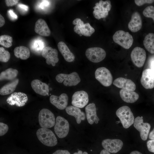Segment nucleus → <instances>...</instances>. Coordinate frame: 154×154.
Wrapping results in <instances>:
<instances>
[{
  "instance_id": "obj_1",
  "label": "nucleus",
  "mask_w": 154,
  "mask_h": 154,
  "mask_svg": "<svg viewBox=\"0 0 154 154\" xmlns=\"http://www.w3.org/2000/svg\"><path fill=\"white\" fill-rule=\"evenodd\" d=\"M36 135L39 140L46 146L52 147L57 144L55 135L52 131L47 128L42 127L38 129Z\"/></svg>"
},
{
  "instance_id": "obj_2",
  "label": "nucleus",
  "mask_w": 154,
  "mask_h": 154,
  "mask_svg": "<svg viewBox=\"0 0 154 154\" xmlns=\"http://www.w3.org/2000/svg\"><path fill=\"white\" fill-rule=\"evenodd\" d=\"M116 114L125 128H128L133 123L134 116L128 106H125L119 108L117 110Z\"/></svg>"
},
{
  "instance_id": "obj_3",
  "label": "nucleus",
  "mask_w": 154,
  "mask_h": 154,
  "mask_svg": "<svg viewBox=\"0 0 154 154\" xmlns=\"http://www.w3.org/2000/svg\"><path fill=\"white\" fill-rule=\"evenodd\" d=\"M114 41L126 49H129L132 45L133 38L128 32L122 30L116 31L113 37Z\"/></svg>"
},
{
  "instance_id": "obj_4",
  "label": "nucleus",
  "mask_w": 154,
  "mask_h": 154,
  "mask_svg": "<svg viewBox=\"0 0 154 154\" xmlns=\"http://www.w3.org/2000/svg\"><path fill=\"white\" fill-rule=\"evenodd\" d=\"M38 120L40 126L42 128L52 127L55 123L54 114L50 110L46 108L43 109L40 111Z\"/></svg>"
},
{
  "instance_id": "obj_5",
  "label": "nucleus",
  "mask_w": 154,
  "mask_h": 154,
  "mask_svg": "<svg viewBox=\"0 0 154 154\" xmlns=\"http://www.w3.org/2000/svg\"><path fill=\"white\" fill-rule=\"evenodd\" d=\"M95 6L93 7L94 10L93 13L94 17L98 19L105 18L108 15V12L111 8L110 1H103L100 0L99 3L95 4Z\"/></svg>"
},
{
  "instance_id": "obj_6",
  "label": "nucleus",
  "mask_w": 154,
  "mask_h": 154,
  "mask_svg": "<svg viewBox=\"0 0 154 154\" xmlns=\"http://www.w3.org/2000/svg\"><path fill=\"white\" fill-rule=\"evenodd\" d=\"M95 77L102 85L104 86L108 87L112 84L113 77L110 70L105 67L97 68L95 73Z\"/></svg>"
},
{
  "instance_id": "obj_7",
  "label": "nucleus",
  "mask_w": 154,
  "mask_h": 154,
  "mask_svg": "<svg viewBox=\"0 0 154 154\" xmlns=\"http://www.w3.org/2000/svg\"><path fill=\"white\" fill-rule=\"evenodd\" d=\"M56 80L58 82L63 84L66 86H70L77 85L81 81L77 73L73 72L69 74H60L56 77Z\"/></svg>"
},
{
  "instance_id": "obj_8",
  "label": "nucleus",
  "mask_w": 154,
  "mask_h": 154,
  "mask_svg": "<svg viewBox=\"0 0 154 154\" xmlns=\"http://www.w3.org/2000/svg\"><path fill=\"white\" fill-rule=\"evenodd\" d=\"M85 54L87 58L94 63L99 62L103 60L106 56L105 50L100 47H91L88 48Z\"/></svg>"
},
{
  "instance_id": "obj_9",
  "label": "nucleus",
  "mask_w": 154,
  "mask_h": 154,
  "mask_svg": "<svg viewBox=\"0 0 154 154\" xmlns=\"http://www.w3.org/2000/svg\"><path fill=\"white\" fill-rule=\"evenodd\" d=\"M54 127V131L57 136L60 138L66 137L68 133L69 125L66 119L60 116L57 117Z\"/></svg>"
},
{
  "instance_id": "obj_10",
  "label": "nucleus",
  "mask_w": 154,
  "mask_h": 154,
  "mask_svg": "<svg viewBox=\"0 0 154 154\" xmlns=\"http://www.w3.org/2000/svg\"><path fill=\"white\" fill-rule=\"evenodd\" d=\"M142 117L138 116L134 120L133 125L140 133L141 139L146 140L148 138L151 128L150 124L147 123L143 122Z\"/></svg>"
},
{
  "instance_id": "obj_11",
  "label": "nucleus",
  "mask_w": 154,
  "mask_h": 154,
  "mask_svg": "<svg viewBox=\"0 0 154 154\" xmlns=\"http://www.w3.org/2000/svg\"><path fill=\"white\" fill-rule=\"evenodd\" d=\"M131 57L134 64L137 67L141 68L143 66L145 61V51L142 48L136 47L131 51Z\"/></svg>"
},
{
  "instance_id": "obj_12",
  "label": "nucleus",
  "mask_w": 154,
  "mask_h": 154,
  "mask_svg": "<svg viewBox=\"0 0 154 154\" xmlns=\"http://www.w3.org/2000/svg\"><path fill=\"white\" fill-rule=\"evenodd\" d=\"M89 101L88 93L83 90L75 92L72 97V104L75 107L82 108L88 103Z\"/></svg>"
},
{
  "instance_id": "obj_13",
  "label": "nucleus",
  "mask_w": 154,
  "mask_h": 154,
  "mask_svg": "<svg viewBox=\"0 0 154 154\" xmlns=\"http://www.w3.org/2000/svg\"><path fill=\"white\" fill-rule=\"evenodd\" d=\"M41 54L42 56L45 58L46 62L48 64H51L54 66L58 61L57 50L51 47H44L42 52Z\"/></svg>"
},
{
  "instance_id": "obj_14",
  "label": "nucleus",
  "mask_w": 154,
  "mask_h": 154,
  "mask_svg": "<svg viewBox=\"0 0 154 154\" xmlns=\"http://www.w3.org/2000/svg\"><path fill=\"white\" fill-rule=\"evenodd\" d=\"M102 145L105 149L112 153H117L123 147V142L118 139H106L102 142Z\"/></svg>"
},
{
  "instance_id": "obj_15",
  "label": "nucleus",
  "mask_w": 154,
  "mask_h": 154,
  "mask_svg": "<svg viewBox=\"0 0 154 154\" xmlns=\"http://www.w3.org/2000/svg\"><path fill=\"white\" fill-rule=\"evenodd\" d=\"M28 101L26 94L21 92H15L12 93L7 99V102L11 105H15L21 107L25 105Z\"/></svg>"
},
{
  "instance_id": "obj_16",
  "label": "nucleus",
  "mask_w": 154,
  "mask_h": 154,
  "mask_svg": "<svg viewBox=\"0 0 154 154\" xmlns=\"http://www.w3.org/2000/svg\"><path fill=\"white\" fill-rule=\"evenodd\" d=\"M140 82L146 89H151L154 87V73L150 69H146L142 73Z\"/></svg>"
},
{
  "instance_id": "obj_17",
  "label": "nucleus",
  "mask_w": 154,
  "mask_h": 154,
  "mask_svg": "<svg viewBox=\"0 0 154 154\" xmlns=\"http://www.w3.org/2000/svg\"><path fill=\"white\" fill-rule=\"evenodd\" d=\"M50 101L51 104L58 109L63 110L66 108L68 105V97L65 93H62L58 96L52 95L50 98Z\"/></svg>"
},
{
  "instance_id": "obj_18",
  "label": "nucleus",
  "mask_w": 154,
  "mask_h": 154,
  "mask_svg": "<svg viewBox=\"0 0 154 154\" xmlns=\"http://www.w3.org/2000/svg\"><path fill=\"white\" fill-rule=\"evenodd\" d=\"M113 84L118 88L129 90L134 91L136 88L135 84L131 80L123 77L115 79Z\"/></svg>"
},
{
  "instance_id": "obj_19",
  "label": "nucleus",
  "mask_w": 154,
  "mask_h": 154,
  "mask_svg": "<svg viewBox=\"0 0 154 154\" xmlns=\"http://www.w3.org/2000/svg\"><path fill=\"white\" fill-rule=\"evenodd\" d=\"M31 86L36 93L43 96L48 95L49 90L48 86L38 79L33 80L31 83Z\"/></svg>"
},
{
  "instance_id": "obj_20",
  "label": "nucleus",
  "mask_w": 154,
  "mask_h": 154,
  "mask_svg": "<svg viewBox=\"0 0 154 154\" xmlns=\"http://www.w3.org/2000/svg\"><path fill=\"white\" fill-rule=\"evenodd\" d=\"M142 26V21L140 15L137 12L133 13L131 19L128 24L129 29L131 32H136L139 31Z\"/></svg>"
},
{
  "instance_id": "obj_21",
  "label": "nucleus",
  "mask_w": 154,
  "mask_h": 154,
  "mask_svg": "<svg viewBox=\"0 0 154 154\" xmlns=\"http://www.w3.org/2000/svg\"><path fill=\"white\" fill-rule=\"evenodd\" d=\"M85 110L89 123L90 124H92L94 122L98 123L100 119L97 115L95 104L94 103L90 104L86 106Z\"/></svg>"
},
{
  "instance_id": "obj_22",
  "label": "nucleus",
  "mask_w": 154,
  "mask_h": 154,
  "mask_svg": "<svg viewBox=\"0 0 154 154\" xmlns=\"http://www.w3.org/2000/svg\"><path fill=\"white\" fill-rule=\"evenodd\" d=\"M35 31L40 35L47 37L51 33L50 30L46 21L43 19H39L36 22Z\"/></svg>"
},
{
  "instance_id": "obj_23",
  "label": "nucleus",
  "mask_w": 154,
  "mask_h": 154,
  "mask_svg": "<svg viewBox=\"0 0 154 154\" xmlns=\"http://www.w3.org/2000/svg\"><path fill=\"white\" fill-rule=\"evenodd\" d=\"M120 96L125 102L130 103L136 102L139 98V94L134 91L121 89L119 91Z\"/></svg>"
},
{
  "instance_id": "obj_24",
  "label": "nucleus",
  "mask_w": 154,
  "mask_h": 154,
  "mask_svg": "<svg viewBox=\"0 0 154 154\" xmlns=\"http://www.w3.org/2000/svg\"><path fill=\"white\" fill-rule=\"evenodd\" d=\"M66 111L68 114L75 117L78 124L80 123L82 120H84L85 119L84 113L79 108L73 106H69L66 108Z\"/></svg>"
},
{
  "instance_id": "obj_25",
  "label": "nucleus",
  "mask_w": 154,
  "mask_h": 154,
  "mask_svg": "<svg viewBox=\"0 0 154 154\" xmlns=\"http://www.w3.org/2000/svg\"><path fill=\"white\" fill-rule=\"evenodd\" d=\"M59 50L65 60L68 62L73 61L75 59L74 54L70 52L66 44L63 42L60 41L58 44Z\"/></svg>"
},
{
  "instance_id": "obj_26",
  "label": "nucleus",
  "mask_w": 154,
  "mask_h": 154,
  "mask_svg": "<svg viewBox=\"0 0 154 154\" xmlns=\"http://www.w3.org/2000/svg\"><path fill=\"white\" fill-rule=\"evenodd\" d=\"M19 82V80L16 79L2 87L0 90V94L5 95L13 93Z\"/></svg>"
},
{
  "instance_id": "obj_27",
  "label": "nucleus",
  "mask_w": 154,
  "mask_h": 154,
  "mask_svg": "<svg viewBox=\"0 0 154 154\" xmlns=\"http://www.w3.org/2000/svg\"><path fill=\"white\" fill-rule=\"evenodd\" d=\"M15 56L22 60H26L29 57L30 52L29 48L24 46L15 47L14 50Z\"/></svg>"
},
{
  "instance_id": "obj_28",
  "label": "nucleus",
  "mask_w": 154,
  "mask_h": 154,
  "mask_svg": "<svg viewBox=\"0 0 154 154\" xmlns=\"http://www.w3.org/2000/svg\"><path fill=\"white\" fill-rule=\"evenodd\" d=\"M18 71L15 69L9 68L1 72L0 74V80H14L17 76Z\"/></svg>"
},
{
  "instance_id": "obj_29",
  "label": "nucleus",
  "mask_w": 154,
  "mask_h": 154,
  "mask_svg": "<svg viewBox=\"0 0 154 154\" xmlns=\"http://www.w3.org/2000/svg\"><path fill=\"white\" fill-rule=\"evenodd\" d=\"M144 46L150 53H154V33H150L145 37L143 41Z\"/></svg>"
},
{
  "instance_id": "obj_30",
  "label": "nucleus",
  "mask_w": 154,
  "mask_h": 154,
  "mask_svg": "<svg viewBox=\"0 0 154 154\" xmlns=\"http://www.w3.org/2000/svg\"><path fill=\"white\" fill-rule=\"evenodd\" d=\"M79 29L80 31L81 34L86 37H90L95 32L94 28L92 27L89 23L84 24L82 26H78Z\"/></svg>"
},
{
  "instance_id": "obj_31",
  "label": "nucleus",
  "mask_w": 154,
  "mask_h": 154,
  "mask_svg": "<svg viewBox=\"0 0 154 154\" xmlns=\"http://www.w3.org/2000/svg\"><path fill=\"white\" fill-rule=\"evenodd\" d=\"M13 38L12 37L7 35H2L0 37V44L6 48H9L12 45Z\"/></svg>"
},
{
  "instance_id": "obj_32",
  "label": "nucleus",
  "mask_w": 154,
  "mask_h": 154,
  "mask_svg": "<svg viewBox=\"0 0 154 154\" xmlns=\"http://www.w3.org/2000/svg\"><path fill=\"white\" fill-rule=\"evenodd\" d=\"M10 58L9 52L5 50L3 47H0V61L3 62H7Z\"/></svg>"
},
{
  "instance_id": "obj_33",
  "label": "nucleus",
  "mask_w": 154,
  "mask_h": 154,
  "mask_svg": "<svg viewBox=\"0 0 154 154\" xmlns=\"http://www.w3.org/2000/svg\"><path fill=\"white\" fill-rule=\"evenodd\" d=\"M143 13L144 16L151 18L154 22V7L152 5L147 7L143 10Z\"/></svg>"
},
{
  "instance_id": "obj_34",
  "label": "nucleus",
  "mask_w": 154,
  "mask_h": 154,
  "mask_svg": "<svg viewBox=\"0 0 154 154\" xmlns=\"http://www.w3.org/2000/svg\"><path fill=\"white\" fill-rule=\"evenodd\" d=\"M8 130V125L2 122L0 123V135L3 136L7 132Z\"/></svg>"
},
{
  "instance_id": "obj_35",
  "label": "nucleus",
  "mask_w": 154,
  "mask_h": 154,
  "mask_svg": "<svg viewBox=\"0 0 154 154\" xmlns=\"http://www.w3.org/2000/svg\"><path fill=\"white\" fill-rule=\"evenodd\" d=\"M135 4L138 6H141L145 3H151L154 2L153 0H135Z\"/></svg>"
},
{
  "instance_id": "obj_36",
  "label": "nucleus",
  "mask_w": 154,
  "mask_h": 154,
  "mask_svg": "<svg viewBox=\"0 0 154 154\" xmlns=\"http://www.w3.org/2000/svg\"><path fill=\"white\" fill-rule=\"evenodd\" d=\"M147 145L148 150L154 153V139L148 141L147 142Z\"/></svg>"
},
{
  "instance_id": "obj_37",
  "label": "nucleus",
  "mask_w": 154,
  "mask_h": 154,
  "mask_svg": "<svg viewBox=\"0 0 154 154\" xmlns=\"http://www.w3.org/2000/svg\"><path fill=\"white\" fill-rule=\"evenodd\" d=\"M6 5L7 7H11L17 4L19 0H6L5 1Z\"/></svg>"
},
{
  "instance_id": "obj_38",
  "label": "nucleus",
  "mask_w": 154,
  "mask_h": 154,
  "mask_svg": "<svg viewBox=\"0 0 154 154\" xmlns=\"http://www.w3.org/2000/svg\"><path fill=\"white\" fill-rule=\"evenodd\" d=\"M72 24L74 25L80 26H83L84 25L83 22L79 18H76L74 19L72 22Z\"/></svg>"
},
{
  "instance_id": "obj_39",
  "label": "nucleus",
  "mask_w": 154,
  "mask_h": 154,
  "mask_svg": "<svg viewBox=\"0 0 154 154\" xmlns=\"http://www.w3.org/2000/svg\"><path fill=\"white\" fill-rule=\"evenodd\" d=\"M10 9L8 11V13L9 15L11 18L13 19H17V16L13 11Z\"/></svg>"
},
{
  "instance_id": "obj_40",
  "label": "nucleus",
  "mask_w": 154,
  "mask_h": 154,
  "mask_svg": "<svg viewBox=\"0 0 154 154\" xmlns=\"http://www.w3.org/2000/svg\"><path fill=\"white\" fill-rule=\"evenodd\" d=\"M52 154H70V153L66 150H58L56 151Z\"/></svg>"
},
{
  "instance_id": "obj_41",
  "label": "nucleus",
  "mask_w": 154,
  "mask_h": 154,
  "mask_svg": "<svg viewBox=\"0 0 154 154\" xmlns=\"http://www.w3.org/2000/svg\"><path fill=\"white\" fill-rule=\"evenodd\" d=\"M18 6L21 9H22L23 11H27L28 9V7L27 5H24L20 4L18 5Z\"/></svg>"
},
{
  "instance_id": "obj_42",
  "label": "nucleus",
  "mask_w": 154,
  "mask_h": 154,
  "mask_svg": "<svg viewBox=\"0 0 154 154\" xmlns=\"http://www.w3.org/2000/svg\"><path fill=\"white\" fill-rule=\"evenodd\" d=\"M5 23V20L2 16L0 15V27H2Z\"/></svg>"
},
{
  "instance_id": "obj_43",
  "label": "nucleus",
  "mask_w": 154,
  "mask_h": 154,
  "mask_svg": "<svg viewBox=\"0 0 154 154\" xmlns=\"http://www.w3.org/2000/svg\"><path fill=\"white\" fill-rule=\"evenodd\" d=\"M149 138L151 140L154 139V128L149 134Z\"/></svg>"
},
{
  "instance_id": "obj_44",
  "label": "nucleus",
  "mask_w": 154,
  "mask_h": 154,
  "mask_svg": "<svg viewBox=\"0 0 154 154\" xmlns=\"http://www.w3.org/2000/svg\"><path fill=\"white\" fill-rule=\"evenodd\" d=\"M74 31L78 34L80 35L81 34V33L80 31L78 29V25H76L74 27Z\"/></svg>"
},
{
  "instance_id": "obj_45",
  "label": "nucleus",
  "mask_w": 154,
  "mask_h": 154,
  "mask_svg": "<svg viewBox=\"0 0 154 154\" xmlns=\"http://www.w3.org/2000/svg\"><path fill=\"white\" fill-rule=\"evenodd\" d=\"M100 154H111L109 152L105 149H103L100 152Z\"/></svg>"
},
{
  "instance_id": "obj_46",
  "label": "nucleus",
  "mask_w": 154,
  "mask_h": 154,
  "mask_svg": "<svg viewBox=\"0 0 154 154\" xmlns=\"http://www.w3.org/2000/svg\"><path fill=\"white\" fill-rule=\"evenodd\" d=\"M73 154H88L86 152H82V151L80 150H79L77 152H75Z\"/></svg>"
},
{
  "instance_id": "obj_47",
  "label": "nucleus",
  "mask_w": 154,
  "mask_h": 154,
  "mask_svg": "<svg viewBox=\"0 0 154 154\" xmlns=\"http://www.w3.org/2000/svg\"><path fill=\"white\" fill-rule=\"evenodd\" d=\"M130 154H142L138 151H134L131 152Z\"/></svg>"
},
{
  "instance_id": "obj_48",
  "label": "nucleus",
  "mask_w": 154,
  "mask_h": 154,
  "mask_svg": "<svg viewBox=\"0 0 154 154\" xmlns=\"http://www.w3.org/2000/svg\"><path fill=\"white\" fill-rule=\"evenodd\" d=\"M79 35H80V36H82V35L81 34H80Z\"/></svg>"
}]
</instances>
